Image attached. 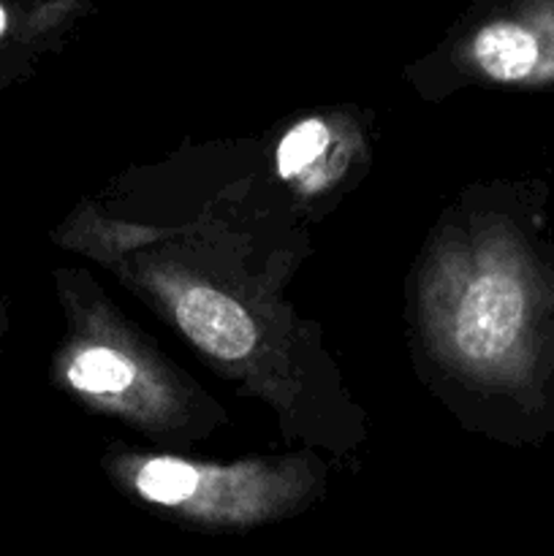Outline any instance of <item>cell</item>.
I'll list each match as a JSON object with an SVG mask.
<instances>
[{
	"mask_svg": "<svg viewBox=\"0 0 554 556\" xmlns=\"http://www.w3.org/2000/svg\"><path fill=\"white\" fill-rule=\"evenodd\" d=\"M125 481L144 503L217 525H253L275 516L297 483L264 465L217 467L177 456L125 459Z\"/></svg>",
	"mask_w": 554,
	"mask_h": 556,
	"instance_id": "7a4b0ae2",
	"label": "cell"
},
{
	"mask_svg": "<svg viewBox=\"0 0 554 556\" xmlns=\"http://www.w3.org/2000/svg\"><path fill=\"white\" fill-rule=\"evenodd\" d=\"M5 27H9V11H5L3 3H0V36L5 33Z\"/></svg>",
	"mask_w": 554,
	"mask_h": 556,
	"instance_id": "52a82bcc",
	"label": "cell"
},
{
	"mask_svg": "<svg viewBox=\"0 0 554 556\" xmlns=\"http://www.w3.org/2000/svg\"><path fill=\"white\" fill-rule=\"evenodd\" d=\"M63 378L85 400L106 407H147L155 386L139 358L112 342L90 340L74 345L63 364Z\"/></svg>",
	"mask_w": 554,
	"mask_h": 556,
	"instance_id": "5b68a950",
	"label": "cell"
},
{
	"mask_svg": "<svg viewBox=\"0 0 554 556\" xmlns=\"http://www.w3.org/2000/svg\"><path fill=\"white\" fill-rule=\"evenodd\" d=\"M277 174L302 190H320L340 172V139L326 119H302L280 139Z\"/></svg>",
	"mask_w": 554,
	"mask_h": 556,
	"instance_id": "8992f818",
	"label": "cell"
},
{
	"mask_svg": "<svg viewBox=\"0 0 554 556\" xmlns=\"http://www.w3.org/2000/svg\"><path fill=\"white\" fill-rule=\"evenodd\" d=\"M432 324L445 351L481 378L516 380L532 367L541 291L511 244L462 255L435 286Z\"/></svg>",
	"mask_w": 554,
	"mask_h": 556,
	"instance_id": "6da1fadb",
	"label": "cell"
},
{
	"mask_svg": "<svg viewBox=\"0 0 554 556\" xmlns=\"http://www.w3.org/2000/svg\"><path fill=\"white\" fill-rule=\"evenodd\" d=\"M166 299L182 334L206 356L242 362L253 353L259 329L237 299L210 286H174Z\"/></svg>",
	"mask_w": 554,
	"mask_h": 556,
	"instance_id": "277c9868",
	"label": "cell"
},
{
	"mask_svg": "<svg viewBox=\"0 0 554 556\" xmlns=\"http://www.w3.org/2000/svg\"><path fill=\"white\" fill-rule=\"evenodd\" d=\"M470 60L478 74L500 85L554 81V0H532L478 27Z\"/></svg>",
	"mask_w": 554,
	"mask_h": 556,
	"instance_id": "3957f363",
	"label": "cell"
}]
</instances>
